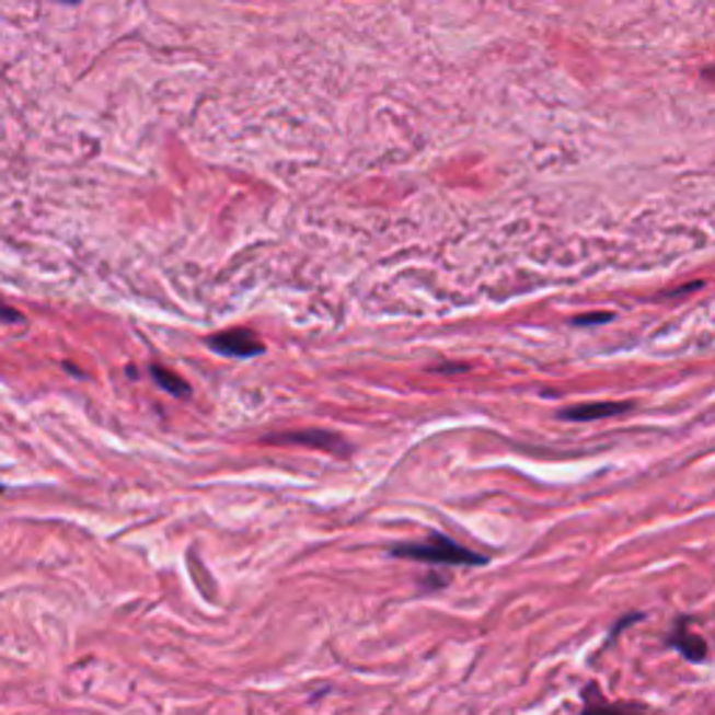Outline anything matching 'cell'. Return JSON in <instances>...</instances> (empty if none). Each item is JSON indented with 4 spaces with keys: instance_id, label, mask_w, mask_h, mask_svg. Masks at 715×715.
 I'll return each instance as SVG.
<instances>
[{
    "instance_id": "cell-1",
    "label": "cell",
    "mask_w": 715,
    "mask_h": 715,
    "mask_svg": "<svg viewBox=\"0 0 715 715\" xmlns=\"http://www.w3.org/2000/svg\"><path fill=\"white\" fill-rule=\"evenodd\" d=\"M392 556L411 562H425V565H461V567H484L489 556L475 554L470 547L459 545L445 534H430L425 542H400L392 545Z\"/></svg>"
},
{
    "instance_id": "cell-2",
    "label": "cell",
    "mask_w": 715,
    "mask_h": 715,
    "mask_svg": "<svg viewBox=\"0 0 715 715\" xmlns=\"http://www.w3.org/2000/svg\"><path fill=\"white\" fill-rule=\"evenodd\" d=\"M207 347L218 355H227V358H252V355L263 353V344L255 333L250 330H227V333H218V336L207 338Z\"/></svg>"
},
{
    "instance_id": "cell-3",
    "label": "cell",
    "mask_w": 715,
    "mask_h": 715,
    "mask_svg": "<svg viewBox=\"0 0 715 715\" xmlns=\"http://www.w3.org/2000/svg\"><path fill=\"white\" fill-rule=\"evenodd\" d=\"M581 713L579 715H648L646 707L635 702H610L603 699L601 688L596 682H587L581 688Z\"/></svg>"
},
{
    "instance_id": "cell-4",
    "label": "cell",
    "mask_w": 715,
    "mask_h": 715,
    "mask_svg": "<svg viewBox=\"0 0 715 715\" xmlns=\"http://www.w3.org/2000/svg\"><path fill=\"white\" fill-rule=\"evenodd\" d=\"M268 442L277 445H302V448H316L327 450L333 455H347L349 445L344 439H338L336 434H327V430H299V434H277L268 436Z\"/></svg>"
},
{
    "instance_id": "cell-5",
    "label": "cell",
    "mask_w": 715,
    "mask_h": 715,
    "mask_svg": "<svg viewBox=\"0 0 715 715\" xmlns=\"http://www.w3.org/2000/svg\"><path fill=\"white\" fill-rule=\"evenodd\" d=\"M668 646L682 654L688 662H704V659H707V641L693 632L688 618H679V621L673 623L671 635H668Z\"/></svg>"
},
{
    "instance_id": "cell-6",
    "label": "cell",
    "mask_w": 715,
    "mask_h": 715,
    "mask_svg": "<svg viewBox=\"0 0 715 715\" xmlns=\"http://www.w3.org/2000/svg\"><path fill=\"white\" fill-rule=\"evenodd\" d=\"M632 408V403H587L576 405V408L562 411V419H573V423H592V419L618 417L623 411Z\"/></svg>"
},
{
    "instance_id": "cell-7",
    "label": "cell",
    "mask_w": 715,
    "mask_h": 715,
    "mask_svg": "<svg viewBox=\"0 0 715 715\" xmlns=\"http://www.w3.org/2000/svg\"><path fill=\"white\" fill-rule=\"evenodd\" d=\"M151 378L157 380V387H160L162 392L174 394V397H187V394H191V387H187V383L180 378V374L171 372V369L154 367V369H151Z\"/></svg>"
},
{
    "instance_id": "cell-8",
    "label": "cell",
    "mask_w": 715,
    "mask_h": 715,
    "mask_svg": "<svg viewBox=\"0 0 715 715\" xmlns=\"http://www.w3.org/2000/svg\"><path fill=\"white\" fill-rule=\"evenodd\" d=\"M637 621H643V612H632V615L621 618V621L615 623V628H612V632H610V637H607V646H610V643L615 641L618 635H621L623 628H628V626H632V623H637Z\"/></svg>"
},
{
    "instance_id": "cell-9",
    "label": "cell",
    "mask_w": 715,
    "mask_h": 715,
    "mask_svg": "<svg viewBox=\"0 0 715 715\" xmlns=\"http://www.w3.org/2000/svg\"><path fill=\"white\" fill-rule=\"evenodd\" d=\"M0 322H20V313L14 308L0 305Z\"/></svg>"
},
{
    "instance_id": "cell-10",
    "label": "cell",
    "mask_w": 715,
    "mask_h": 715,
    "mask_svg": "<svg viewBox=\"0 0 715 715\" xmlns=\"http://www.w3.org/2000/svg\"><path fill=\"white\" fill-rule=\"evenodd\" d=\"M62 3H79V0H62Z\"/></svg>"
}]
</instances>
